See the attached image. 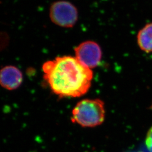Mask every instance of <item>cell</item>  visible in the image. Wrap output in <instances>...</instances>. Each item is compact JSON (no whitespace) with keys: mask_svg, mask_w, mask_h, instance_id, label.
<instances>
[{"mask_svg":"<svg viewBox=\"0 0 152 152\" xmlns=\"http://www.w3.org/2000/svg\"><path fill=\"white\" fill-rule=\"evenodd\" d=\"M44 79L60 98L83 95L91 85L93 73L71 56L56 57L42 65Z\"/></svg>","mask_w":152,"mask_h":152,"instance_id":"cell-1","label":"cell"},{"mask_svg":"<svg viewBox=\"0 0 152 152\" xmlns=\"http://www.w3.org/2000/svg\"><path fill=\"white\" fill-rule=\"evenodd\" d=\"M105 115L104 103L99 99H83L76 104L72 110L71 120L84 127L102 125Z\"/></svg>","mask_w":152,"mask_h":152,"instance_id":"cell-2","label":"cell"},{"mask_svg":"<svg viewBox=\"0 0 152 152\" xmlns=\"http://www.w3.org/2000/svg\"><path fill=\"white\" fill-rule=\"evenodd\" d=\"M78 16L76 6L68 1L55 2L50 8L51 20L61 27H73L77 22Z\"/></svg>","mask_w":152,"mask_h":152,"instance_id":"cell-3","label":"cell"},{"mask_svg":"<svg viewBox=\"0 0 152 152\" xmlns=\"http://www.w3.org/2000/svg\"><path fill=\"white\" fill-rule=\"evenodd\" d=\"M76 59L89 69L98 66L102 59V53L100 46L92 41H87L75 48Z\"/></svg>","mask_w":152,"mask_h":152,"instance_id":"cell-4","label":"cell"},{"mask_svg":"<svg viewBox=\"0 0 152 152\" xmlns=\"http://www.w3.org/2000/svg\"><path fill=\"white\" fill-rule=\"evenodd\" d=\"M23 81L22 72L14 66L4 67L0 73V83L2 87L13 90L19 87Z\"/></svg>","mask_w":152,"mask_h":152,"instance_id":"cell-5","label":"cell"},{"mask_svg":"<svg viewBox=\"0 0 152 152\" xmlns=\"http://www.w3.org/2000/svg\"><path fill=\"white\" fill-rule=\"evenodd\" d=\"M137 44L142 51L152 53V22L147 24L137 33Z\"/></svg>","mask_w":152,"mask_h":152,"instance_id":"cell-6","label":"cell"},{"mask_svg":"<svg viewBox=\"0 0 152 152\" xmlns=\"http://www.w3.org/2000/svg\"><path fill=\"white\" fill-rule=\"evenodd\" d=\"M145 144L148 149L150 152H152V127H151L147 132Z\"/></svg>","mask_w":152,"mask_h":152,"instance_id":"cell-7","label":"cell"},{"mask_svg":"<svg viewBox=\"0 0 152 152\" xmlns=\"http://www.w3.org/2000/svg\"></svg>","mask_w":152,"mask_h":152,"instance_id":"cell-8","label":"cell"}]
</instances>
